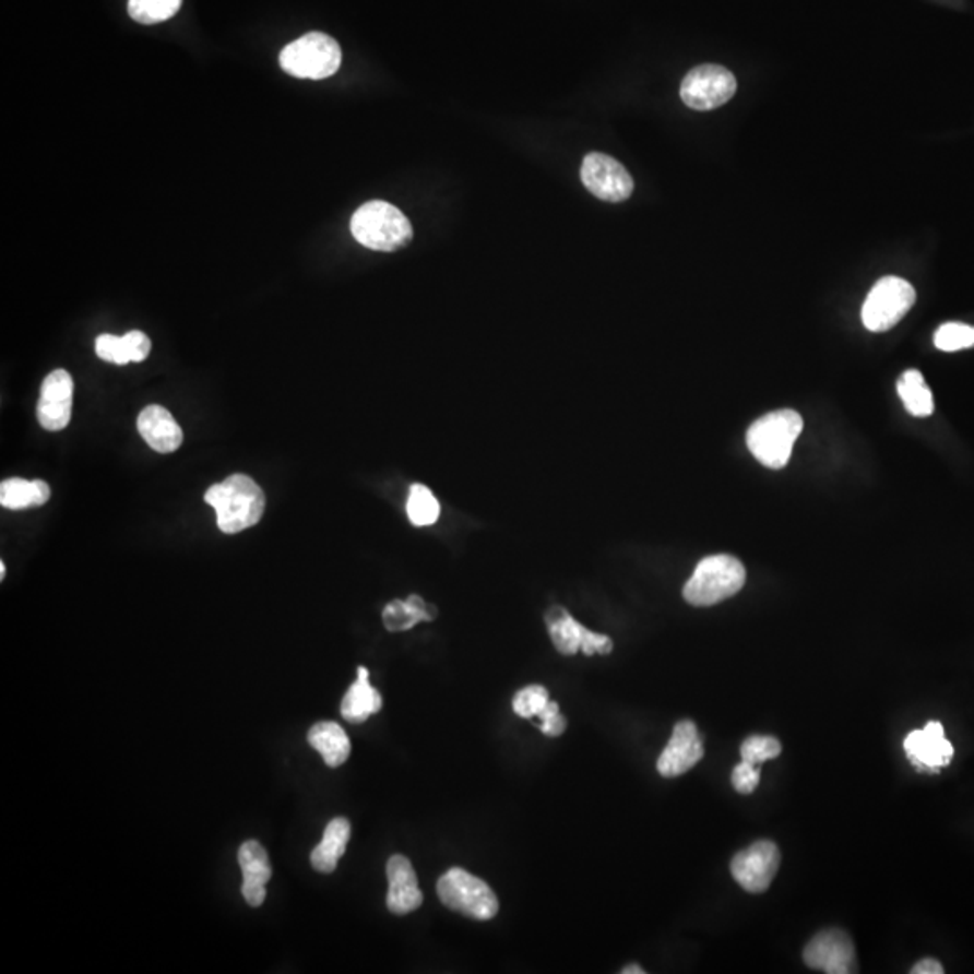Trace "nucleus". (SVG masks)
Listing matches in <instances>:
<instances>
[{
  "instance_id": "obj_1",
  "label": "nucleus",
  "mask_w": 974,
  "mask_h": 974,
  "mask_svg": "<svg viewBox=\"0 0 974 974\" xmlns=\"http://www.w3.org/2000/svg\"><path fill=\"white\" fill-rule=\"evenodd\" d=\"M204 500L215 509L218 528L226 534L253 527L264 516V491L253 478L242 473H235L223 483L210 487Z\"/></svg>"
},
{
  "instance_id": "obj_2",
  "label": "nucleus",
  "mask_w": 974,
  "mask_h": 974,
  "mask_svg": "<svg viewBox=\"0 0 974 974\" xmlns=\"http://www.w3.org/2000/svg\"><path fill=\"white\" fill-rule=\"evenodd\" d=\"M354 239L373 251H397L414 239V228L405 213L384 201H370L356 210L351 221Z\"/></svg>"
},
{
  "instance_id": "obj_3",
  "label": "nucleus",
  "mask_w": 974,
  "mask_h": 974,
  "mask_svg": "<svg viewBox=\"0 0 974 974\" xmlns=\"http://www.w3.org/2000/svg\"><path fill=\"white\" fill-rule=\"evenodd\" d=\"M801 430L804 419L798 412L777 409L752 423L747 430V448L763 466L782 470L787 466Z\"/></svg>"
},
{
  "instance_id": "obj_4",
  "label": "nucleus",
  "mask_w": 974,
  "mask_h": 974,
  "mask_svg": "<svg viewBox=\"0 0 974 974\" xmlns=\"http://www.w3.org/2000/svg\"><path fill=\"white\" fill-rule=\"evenodd\" d=\"M746 578V567L735 556H708L700 560L682 594L693 607H713L738 594Z\"/></svg>"
},
{
  "instance_id": "obj_5",
  "label": "nucleus",
  "mask_w": 974,
  "mask_h": 974,
  "mask_svg": "<svg viewBox=\"0 0 974 974\" xmlns=\"http://www.w3.org/2000/svg\"><path fill=\"white\" fill-rule=\"evenodd\" d=\"M342 47L325 33H307L281 52V68L295 79L325 80L342 66Z\"/></svg>"
},
{
  "instance_id": "obj_6",
  "label": "nucleus",
  "mask_w": 974,
  "mask_h": 974,
  "mask_svg": "<svg viewBox=\"0 0 974 974\" xmlns=\"http://www.w3.org/2000/svg\"><path fill=\"white\" fill-rule=\"evenodd\" d=\"M437 895L444 906L475 920H491L498 913V899L489 884L462 868H451L439 879Z\"/></svg>"
},
{
  "instance_id": "obj_7",
  "label": "nucleus",
  "mask_w": 974,
  "mask_h": 974,
  "mask_svg": "<svg viewBox=\"0 0 974 974\" xmlns=\"http://www.w3.org/2000/svg\"><path fill=\"white\" fill-rule=\"evenodd\" d=\"M915 289L899 276H884L874 285L863 306V323L871 332H887L906 317L915 304Z\"/></svg>"
},
{
  "instance_id": "obj_8",
  "label": "nucleus",
  "mask_w": 974,
  "mask_h": 974,
  "mask_svg": "<svg viewBox=\"0 0 974 974\" xmlns=\"http://www.w3.org/2000/svg\"><path fill=\"white\" fill-rule=\"evenodd\" d=\"M735 74L729 69L704 63L691 69L680 85V98L690 109L713 110L726 105L735 96Z\"/></svg>"
},
{
  "instance_id": "obj_9",
  "label": "nucleus",
  "mask_w": 974,
  "mask_h": 974,
  "mask_svg": "<svg viewBox=\"0 0 974 974\" xmlns=\"http://www.w3.org/2000/svg\"><path fill=\"white\" fill-rule=\"evenodd\" d=\"M545 622L549 628V636L558 652L563 655H574L583 652L586 657L591 655H608L614 650V643L608 636L592 632L570 616L566 608H550L545 616Z\"/></svg>"
},
{
  "instance_id": "obj_10",
  "label": "nucleus",
  "mask_w": 974,
  "mask_h": 974,
  "mask_svg": "<svg viewBox=\"0 0 974 974\" xmlns=\"http://www.w3.org/2000/svg\"><path fill=\"white\" fill-rule=\"evenodd\" d=\"M581 181L586 190L607 203L627 201L633 192V179L614 157L592 152L583 159Z\"/></svg>"
},
{
  "instance_id": "obj_11",
  "label": "nucleus",
  "mask_w": 974,
  "mask_h": 974,
  "mask_svg": "<svg viewBox=\"0 0 974 974\" xmlns=\"http://www.w3.org/2000/svg\"><path fill=\"white\" fill-rule=\"evenodd\" d=\"M780 868V851L772 841H757L755 845L730 860V874L746 892L763 893L771 887Z\"/></svg>"
},
{
  "instance_id": "obj_12",
  "label": "nucleus",
  "mask_w": 974,
  "mask_h": 974,
  "mask_svg": "<svg viewBox=\"0 0 974 974\" xmlns=\"http://www.w3.org/2000/svg\"><path fill=\"white\" fill-rule=\"evenodd\" d=\"M805 964L810 970L827 974L857 973V960L852 938L841 929H824L807 943Z\"/></svg>"
},
{
  "instance_id": "obj_13",
  "label": "nucleus",
  "mask_w": 974,
  "mask_h": 974,
  "mask_svg": "<svg viewBox=\"0 0 974 974\" xmlns=\"http://www.w3.org/2000/svg\"><path fill=\"white\" fill-rule=\"evenodd\" d=\"M74 383L68 370L49 373L40 389L37 417L44 430L60 431L69 425L73 414Z\"/></svg>"
},
{
  "instance_id": "obj_14",
  "label": "nucleus",
  "mask_w": 974,
  "mask_h": 974,
  "mask_svg": "<svg viewBox=\"0 0 974 974\" xmlns=\"http://www.w3.org/2000/svg\"><path fill=\"white\" fill-rule=\"evenodd\" d=\"M910 762L920 772H938L948 768L954 757L953 744L946 738L940 722H929L924 729L912 730L904 740Z\"/></svg>"
},
{
  "instance_id": "obj_15",
  "label": "nucleus",
  "mask_w": 974,
  "mask_h": 974,
  "mask_svg": "<svg viewBox=\"0 0 974 974\" xmlns=\"http://www.w3.org/2000/svg\"><path fill=\"white\" fill-rule=\"evenodd\" d=\"M704 757V744L694 722L680 721L674 727L668 746L657 760V771L664 777H675L693 769Z\"/></svg>"
},
{
  "instance_id": "obj_16",
  "label": "nucleus",
  "mask_w": 974,
  "mask_h": 974,
  "mask_svg": "<svg viewBox=\"0 0 974 974\" xmlns=\"http://www.w3.org/2000/svg\"><path fill=\"white\" fill-rule=\"evenodd\" d=\"M389 896L387 906L395 915H408L423 904V892L415 876L414 866L405 855H392L387 865Z\"/></svg>"
},
{
  "instance_id": "obj_17",
  "label": "nucleus",
  "mask_w": 974,
  "mask_h": 974,
  "mask_svg": "<svg viewBox=\"0 0 974 974\" xmlns=\"http://www.w3.org/2000/svg\"><path fill=\"white\" fill-rule=\"evenodd\" d=\"M138 430L146 444L157 453H174L182 444L181 426L174 415L159 405L146 406L138 417Z\"/></svg>"
},
{
  "instance_id": "obj_18",
  "label": "nucleus",
  "mask_w": 974,
  "mask_h": 974,
  "mask_svg": "<svg viewBox=\"0 0 974 974\" xmlns=\"http://www.w3.org/2000/svg\"><path fill=\"white\" fill-rule=\"evenodd\" d=\"M383 708V699L373 686H370V674L364 666L358 668V679L348 688L342 702V715L347 722L361 724L368 716L376 715Z\"/></svg>"
},
{
  "instance_id": "obj_19",
  "label": "nucleus",
  "mask_w": 974,
  "mask_h": 974,
  "mask_svg": "<svg viewBox=\"0 0 974 974\" xmlns=\"http://www.w3.org/2000/svg\"><path fill=\"white\" fill-rule=\"evenodd\" d=\"M307 740L322 755L329 768H340L351 757V740L336 722H318L309 730Z\"/></svg>"
},
{
  "instance_id": "obj_20",
  "label": "nucleus",
  "mask_w": 974,
  "mask_h": 974,
  "mask_svg": "<svg viewBox=\"0 0 974 974\" xmlns=\"http://www.w3.org/2000/svg\"><path fill=\"white\" fill-rule=\"evenodd\" d=\"M351 838V823L348 819H332L323 832L320 845L311 852V865L320 874H332L336 870L337 863L342 859Z\"/></svg>"
},
{
  "instance_id": "obj_21",
  "label": "nucleus",
  "mask_w": 974,
  "mask_h": 974,
  "mask_svg": "<svg viewBox=\"0 0 974 974\" xmlns=\"http://www.w3.org/2000/svg\"><path fill=\"white\" fill-rule=\"evenodd\" d=\"M437 616L436 607H431L423 597L417 594L406 599V602H392L384 607L383 625L389 632H406L409 628H414L419 622L433 621Z\"/></svg>"
},
{
  "instance_id": "obj_22",
  "label": "nucleus",
  "mask_w": 974,
  "mask_h": 974,
  "mask_svg": "<svg viewBox=\"0 0 974 974\" xmlns=\"http://www.w3.org/2000/svg\"><path fill=\"white\" fill-rule=\"evenodd\" d=\"M49 498H51V487L44 480L8 478L0 484V503L5 509L21 511V509L40 508Z\"/></svg>"
},
{
  "instance_id": "obj_23",
  "label": "nucleus",
  "mask_w": 974,
  "mask_h": 974,
  "mask_svg": "<svg viewBox=\"0 0 974 974\" xmlns=\"http://www.w3.org/2000/svg\"><path fill=\"white\" fill-rule=\"evenodd\" d=\"M896 392L913 417H928L934 414V394L918 370H906L896 381Z\"/></svg>"
},
{
  "instance_id": "obj_24",
  "label": "nucleus",
  "mask_w": 974,
  "mask_h": 974,
  "mask_svg": "<svg viewBox=\"0 0 974 974\" xmlns=\"http://www.w3.org/2000/svg\"><path fill=\"white\" fill-rule=\"evenodd\" d=\"M239 865L242 868L246 887H265L271 879V865L268 852L259 841H246L239 851Z\"/></svg>"
},
{
  "instance_id": "obj_25",
  "label": "nucleus",
  "mask_w": 974,
  "mask_h": 974,
  "mask_svg": "<svg viewBox=\"0 0 974 974\" xmlns=\"http://www.w3.org/2000/svg\"><path fill=\"white\" fill-rule=\"evenodd\" d=\"M406 513L412 524L417 527H428L436 524L441 514V506L436 495L431 492L430 487L423 484H414L409 487L408 502H406Z\"/></svg>"
},
{
  "instance_id": "obj_26",
  "label": "nucleus",
  "mask_w": 974,
  "mask_h": 974,
  "mask_svg": "<svg viewBox=\"0 0 974 974\" xmlns=\"http://www.w3.org/2000/svg\"><path fill=\"white\" fill-rule=\"evenodd\" d=\"M182 0H129V15L140 24H159L176 15Z\"/></svg>"
},
{
  "instance_id": "obj_27",
  "label": "nucleus",
  "mask_w": 974,
  "mask_h": 974,
  "mask_svg": "<svg viewBox=\"0 0 974 974\" xmlns=\"http://www.w3.org/2000/svg\"><path fill=\"white\" fill-rule=\"evenodd\" d=\"M935 345L943 353H957L974 347V326L965 323H946L935 334Z\"/></svg>"
},
{
  "instance_id": "obj_28",
  "label": "nucleus",
  "mask_w": 974,
  "mask_h": 974,
  "mask_svg": "<svg viewBox=\"0 0 974 974\" xmlns=\"http://www.w3.org/2000/svg\"><path fill=\"white\" fill-rule=\"evenodd\" d=\"M741 760L744 762L758 763L769 762L782 755V744L774 736H749L744 740L740 747Z\"/></svg>"
},
{
  "instance_id": "obj_29",
  "label": "nucleus",
  "mask_w": 974,
  "mask_h": 974,
  "mask_svg": "<svg viewBox=\"0 0 974 974\" xmlns=\"http://www.w3.org/2000/svg\"><path fill=\"white\" fill-rule=\"evenodd\" d=\"M549 702V693L544 686H527L514 697L513 710L522 718H533L538 716Z\"/></svg>"
},
{
  "instance_id": "obj_30",
  "label": "nucleus",
  "mask_w": 974,
  "mask_h": 974,
  "mask_svg": "<svg viewBox=\"0 0 974 974\" xmlns=\"http://www.w3.org/2000/svg\"><path fill=\"white\" fill-rule=\"evenodd\" d=\"M96 354H98L99 359L109 361V364H130L123 337L120 336H112V334H102V336H98V340H96Z\"/></svg>"
},
{
  "instance_id": "obj_31",
  "label": "nucleus",
  "mask_w": 974,
  "mask_h": 974,
  "mask_svg": "<svg viewBox=\"0 0 974 974\" xmlns=\"http://www.w3.org/2000/svg\"><path fill=\"white\" fill-rule=\"evenodd\" d=\"M730 782H733V787L740 794L755 793V788H757L758 783H760V769H758V765H755V763L744 762V760H741V763H738L735 771H733Z\"/></svg>"
},
{
  "instance_id": "obj_32",
  "label": "nucleus",
  "mask_w": 974,
  "mask_h": 974,
  "mask_svg": "<svg viewBox=\"0 0 974 974\" xmlns=\"http://www.w3.org/2000/svg\"><path fill=\"white\" fill-rule=\"evenodd\" d=\"M124 347L129 354L130 364L145 361L151 354L152 343L145 332L130 331L123 336Z\"/></svg>"
},
{
  "instance_id": "obj_33",
  "label": "nucleus",
  "mask_w": 974,
  "mask_h": 974,
  "mask_svg": "<svg viewBox=\"0 0 974 974\" xmlns=\"http://www.w3.org/2000/svg\"><path fill=\"white\" fill-rule=\"evenodd\" d=\"M538 718L542 721L539 729H542L544 735L560 736L567 729L566 716L561 715L560 705L556 704V702H549V704L545 705V710L539 713Z\"/></svg>"
},
{
  "instance_id": "obj_34",
  "label": "nucleus",
  "mask_w": 974,
  "mask_h": 974,
  "mask_svg": "<svg viewBox=\"0 0 974 974\" xmlns=\"http://www.w3.org/2000/svg\"><path fill=\"white\" fill-rule=\"evenodd\" d=\"M943 967L938 960L924 959L918 964L913 965L912 974H942Z\"/></svg>"
},
{
  "instance_id": "obj_35",
  "label": "nucleus",
  "mask_w": 974,
  "mask_h": 974,
  "mask_svg": "<svg viewBox=\"0 0 974 974\" xmlns=\"http://www.w3.org/2000/svg\"><path fill=\"white\" fill-rule=\"evenodd\" d=\"M622 974H644L646 971L643 967H639V965H628L625 970L621 971Z\"/></svg>"
},
{
  "instance_id": "obj_36",
  "label": "nucleus",
  "mask_w": 974,
  "mask_h": 974,
  "mask_svg": "<svg viewBox=\"0 0 974 974\" xmlns=\"http://www.w3.org/2000/svg\"><path fill=\"white\" fill-rule=\"evenodd\" d=\"M4 575H5L4 561H0V580H4Z\"/></svg>"
}]
</instances>
